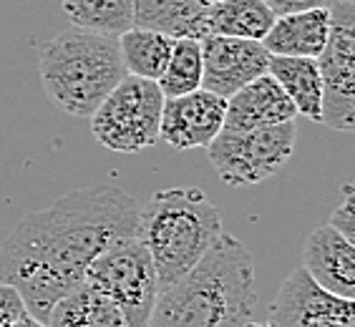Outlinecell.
I'll return each mask as SVG.
<instances>
[{"label":"cell","instance_id":"cell-1","mask_svg":"<svg viewBox=\"0 0 355 327\" xmlns=\"http://www.w3.org/2000/svg\"><path fill=\"white\" fill-rule=\"evenodd\" d=\"M139 214L141 204L121 186L69 191L13 227L0 249V282L13 285L28 312L46 322L55 302L86 282L103 249L137 237Z\"/></svg>","mask_w":355,"mask_h":327},{"label":"cell","instance_id":"cell-2","mask_svg":"<svg viewBox=\"0 0 355 327\" xmlns=\"http://www.w3.org/2000/svg\"><path fill=\"white\" fill-rule=\"evenodd\" d=\"M254 302L252 252L222 232L194 269L159 292L146 327H250Z\"/></svg>","mask_w":355,"mask_h":327},{"label":"cell","instance_id":"cell-16","mask_svg":"<svg viewBox=\"0 0 355 327\" xmlns=\"http://www.w3.org/2000/svg\"><path fill=\"white\" fill-rule=\"evenodd\" d=\"M267 73L293 101L295 111L310 121H322V78L315 58H290L270 55Z\"/></svg>","mask_w":355,"mask_h":327},{"label":"cell","instance_id":"cell-6","mask_svg":"<svg viewBox=\"0 0 355 327\" xmlns=\"http://www.w3.org/2000/svg\"><path fill=\"white\" fill-rule=\"evenodd\" d=\"M297 126L295 121L265 126L252 131H219L207 157L212 161L217 177L230 186L262 184L285 169L293 159Z\"/></svg>","mask_w":355,"mask_h":327},{"label":"cell","instance_id":"cell-21","mask_svg":"<svg viewBox=\"0 0 355 327\" xmlns=\"http://www.w3.org/2000/svg\"><path fill=\"white\" fill-rule=\"evenodd\" d=\"M157 86L164 94V98H177V96L202 89V41L174 38L169 63Z\"/></svg>","mask_w":355,"mask_h":327},{"label":"cell","instance_id":"cell-25","mask_svg":"<svg viewBox=\"0 0 355 327\" xmlns=\"http://www.w3.org/2000/svg\"><path fill=\"white\" fill-rule=\"evenodd\" d=\"M8 327H48V325H46V322H41V320H35L33 315H26L23 320L13 322V325H8Z\"/></svg>","mask_w":355,"mask_h":327},{"label":"cell","instance_id":"cell-22","mask_svg":"<svg viewBox=\"0 0 355 327\" xmlns=\"http://www.w3.org/2000/svg\"><path fill=\"white\" fill-rule=\"evenodd\" d=\"M328 224L355 245V179L348 184H343V202L333 211Z\"/></svg>","mask_w":355,"mask_h":327},{"label":"cell","instance_id":"cell-4","mask_svg":"<svg viewBox=\"0 0 355 327\" xmlns=\"http://www.w3.org/2000/svg\"><path fill=\"white\" fill-rule=\"evenodd\" d=\"M38 73L48 98L73 118H91L126 78L116 35L69 28L43 46Z\"/></svg>","mask_w":355,"mask_h":327},{"label":"cell","instance_id":"cell-5","mask_svg":"<svg viewBox=\"0 0 355 327\" xmlns=\"http://www.w3.org/2000/svg\"><path fill=\"white\" fill-rule=\"evenodd\" d=\"M164 94L157 81L126 76L91 114V134L103 149L139 154L159 141Z\"/></svg>","mask_w":355,"mask_h":327},{"label":"cell","instance_id":"cell-14","mask_svg":"<svg viewBox=\"0 0 355 327\" xmlns=\"http://www.w3.org/2000/svg\"><path fill=\"white\" fill-rule=\"evenodd\" d=\"M330 33V8H313L300 13L277 15L262 38L270 55L318 58Z\"/></svg>","mask_w":355,"mask_h":327},{"label":"cell","instance_id":"cell-15","mask_svg":"<svg viewBox=\"0 0 355 327\" xmlns=\"http://www.w3.org/2000/svg\"><path fill=\"white\" fill-rule=\"evenodd\" d=\"M209 0H134V26L171 38H207Z\"/></svg>","mask_w":355,"mask_h":327},{"label":"cell","instance_id":"cell-23","mask_svg":"<svg viewBox=\"0 0 355 327\" xmlns=\"http://www.w3.org/2000/svg\"><path fill=\"white\" fill-rule=\"evenodd\" d=\"M26 315H31V312H28L21 292H18L13 285L0 282V327L13 325V322L23 320Z\"/></svg>","mask_w":355,"mask_h":327},{"label":"cell","instance_id":"cell-24","mask_svg":"<svg viewBox=\"0 0 355 327\" xmlns=\"http://www.w3.org/2000/svg\"><path fill=\"white\" fill-rule=\"evenodd\" d=\"M275 15H290L313 8H330V0H262Z\"/></svg>","mask_w":355,"mask_h":327},{"label":"cell","instance_id":"cell-11","mask_svg":"<svg viewBox=\"0 0 355 327\" xmlns=\"http://www.w3.org/2000/svg\"><path fill=\"white\" fill-rule=\"evenodd\" d=\"M227 98L207 89L164 98L159 139L171 149H207L225 126Z\"/></svg>","mask_w":355,"mask_h":327},{"label":"cell","instance_id":"cell-8","mask_svg":"<svg viewBox=\"0 0 355 327\" xmlns=\"http://www.w3.org/2000/svg\"><path fill=\"white\" fill-rule=\"evenodd\" d=\"M322 78V121L355 131V0L330 6V33L315 58Z\"/></svg>","mask_w":355,"mask_h":327},{"label":"cell","instance_id":"cell-3","mask_svg":"<svg viewBox=\"0 0 355 327\" xmlns=\"http://www.w3.org/2000/svg\"><path fill=\"white\" fill-rule=\"evenodd\" d=\"M222 232V214L202 189L154 191L141 206L137 237L154 262L159 292L194 269Z\"/></svg>","mask_w":355,"mask_h":327},{"label":"cell","instance_id":"cell-10","mask_svg":"<svg viewBox=\"0 0 355 327\" xmlns=\"http://www.w3.org/2000/svg\"><path fill=\"white\" fill-rule=\"evenodd\" d=\"M270 53L262 41L207 35L202 38V89L230 98L267 73Z\"/></svg>","mask_w":355,"mask_h":327},{"label":"cell","instance_id":"cell-12","mask_svg":"<svg viewBox=\"0 0 355 327\" xmlns=\"http://www.w3.org/2000/svg\"><path fill=\"white\" fill-rule=\"evenodd\" d=\"M305 269L330 294L355 300V245L330 224L318 227L305 239Z\"/></svg>","mask_w":355,"mask_h":327},{"label":"cell","instance_id":"cell-27","mask_svg":"<svg viewBox=\"0 0 355 327\" xmlns=\"http://www.w3.org/2000/svg\"><path fill=\"white\" fill-rule=\"evenodd\" d=\"M209 3H214V0H209Z\"/></svg>","mask_w":355,"mask_h":327},{"label":"cell","instance_id":"cell-17","mask_svg":"<svg viewBox=\"0 0 355 327\" xmlns=\"http://www.w3.org/2000/svg\"><path fill=\"white\" fill-rule=\"evenodd\" d=\"M48 327H129L123 312L109 294L91 282H83L73 292L55 302L48 312Z\"/></svg>","mask_w":355,"mask_h":327},{"label":"cell","instance_id":"cell-7","mask_svg":"<svg viewBox=\"0 0 355 327\" xmlns=\"http://www.w3.org/2000/svg\"><path fill=\"white\" fill-rule=\"evenodd\" d=\"M86 282L116 302L129 327L149 325L159 297V280L154 262L139 237H123L103 249L89 267Z\"/></svg>","mask_w":355,"mask_h":327},{"label":"cell","instance_id":"cell-18","mask_svg":"<svg viewBox=\"0 0 355 327\" xmlns=\"http://www.w3.org/2000/svg\"><path fill=\"white\" fill-rule=\"evenodd\" d=\"M275 18L262 0H214L207 10V35L262 41Z\"/></svg>","mask_w":355,"mask_h":327},{"label":"cell","instance_id":"cell-19","mask_svg":"<svg viewBox=\"0 0 355 327\" xmlns=\"http://www.w3.org/2000/svg\"><path fill=\"white\" fill-rule=\"evenodd\" d=\"M119 48L126 73L146 81H159L169 63L174 38L159 30L131 26L126 33L119 35Z\"/></svg>","mask_w":355,"mask_h":327},{"label":"cell","instance_id":"cell-9","mask_svg":"<svg viewBox=\"0 0 355 327\" xmlns=\"http://www.w3.org/2000/svg\"><path fill=\"white\" fill-rule=\"evenodd\" d=\"M272 327H355V300H345L325 292L308 274L305 267H297L282 282L275 294Z\"/></svg>","mask_w":355,"mask_h":327},{"label":"cell","instance_id":"cell-26","mask_svg":"<svg viewBox=\"0 0 355 327\" xmlns=\"http://www.w3.org/2000/svg\"><path fill=\"white\" fill-rule=\"evenodd\" d=\"M250 327H272V325H270V322H262V325H254V322H252V325H250Z\"/></svg>","mask_w":355,"mask_h":327},{"label":"cell","instance_id":"cell-13","mask_svg":"<svg viewBox=\"0 0 355 327\" xmlns=\"http://www.w3.org/2000/svg\"><path fill=\"white\" fill-rule=\"evenodd\" d=\"M297 111L272 76L265 73L227 98L225 131H252L295 121Z\"/></svg>","mask_w":355,"mask_h":327},{"label":"cell","instance_id":"cell-20","mask_svg":"<svg viewBox=\"0 0 355 327\" xmlns=\"http://www.w3.org/2000/svg\"><path fill=\"white\" fill-rule=\"evenodd\" d=\"M76 28L103 35H121L134 26V0H61Z\"/></svg>","mask_w":355,"mask_h":327}]
</instances>
